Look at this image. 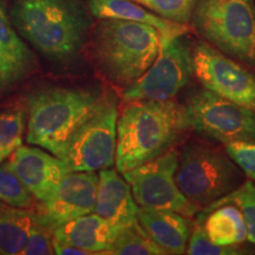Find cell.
I'll use <instances>...</instances> for the list:
<instances>
[{
	"instance_id": "1",
	"label": "cell",
	"mask_w": 255,
	"mask_h": 255,
	"mask_svg": "<svg viewBox=\"0 0 255 255\" xmlns=\"http://www.w3.org/2000/svg\"><path fill=\"white\" fill-rule=\"evenodd\" d=\"M188 129L184 105L177 102L129 101L117 120L116 169L124 174L158 157Z\"/></svg>"
},
{
	"instance_id": "2",
	"label": "cell",
	"mask_w": 255,
	"mask_h": 255,
	"mask_svg": "<svg viewBox=\"0 0 255 255\" xmlns=\"http://www.w3.org/2000/svg\"><path fill=\"white\" fill-rule=\"evenodd\" d=\"M11 20L39 52L62 63L78 56L90 25L78 0H14Z\"/></svg>"
},
{
	"instance_id": "3",
	"label": "cell",
	"mask_w": 255,
	"mask_h": 255,
	"mask_svg": "<svg viewBox=\"0 0 255 255\" xmlns=\"http://www.w3.org/2000/svg\"><path fill=\"white\" fill-rule=\"evenodd\" d=\"M101 89L50 88L28 101L27 143L57 157L83 124L109 100Z\"/></svg>"
},
{
	"instance_id": "4",
	"label": "cell",
	"mask_w": 255,
	"mask_h": 255,
	"mask_svg": "<svg viewBox=\"0 0 255 255\" xmlns=\"http://www.w3.org/2000/svg\"><path fill=\"white\" fill-rule=\"evenodd\" d=\"M159 51V32L136 21L102 19L95 30L94 57L111 83L128 88L154 63Z\"/></svg>"
},
{
	"instance_id": "5",
	"label": "cell",
	"mask_w": 255,
	"mask_h": 255,
	"mask_svg": "<svg viewBox=\"0 0 255 255\" xmlns=\"http://www.w3.org/2000/svg\"><path fill=\"white\" fill-rule=\"evenodd\" d=\"M191 18L208 44L255 68V0H197Z\"/></svg>"
},
{
	"instance_id": "6",
	"label": "cell",
	"mask_w": 255,
	"mask_h": 255,
	"mask_svg": "<svg viewBox=\"0 0 255 255\" xmlns=\"http://www.w3.org/2000/svg\"><path fill=\"white\" fill-rule=\"evenodd\" d=\"M175 180L190 202L210 205L241 186L242 173L229 156L191 143L181 152Z\"/></svg>"
},
{
	"instance_id": "7",
	"label": "cell",
	"mask_w": 255,
	"mask_h": 255,
	"mask_svg": "<svg viewBox=\"0 0 255 255\" xmlns=\"http://www.w3.org/2000/svg\"><path fill=\"white\" fill-rule=\"evenodd\" d=\"M190 129L197 133L228 144L238 141H255V111L200 89L184 104Z\"/></svg>"
},
{
	"instance_id": "8",
	"label": "cell",
	"mask_w": 255,
	"mask_h": 255,
	"mask_svg": "<svg viewBox=\"0 0 255 255\" xmlns=\"http://www.w3.org/2000/svg\"><path fill=\"white\" fill-rule=\"evenodd\" d=\"M193 51L184 34L159 36L158 55L150 68L124 89L126 100H173L190 82Z\"/></svg>"
},
{
	"instance_id": "9",
	"label": "cell",
	"mask_w": 255,
	"mask_h": 255,
	"mask_svg": "<svg viewBox=\"0 0 255 255\" xmlns=\"http://www.w3.org/2000/svg\"><path fill=\"white\" fill-rule=\"evenodd\" d=\"M117 120L116 100L110 97L79 128L59 158L71 171H95L113 167L116 157Z\"/></svg>"
},
{
	"instance_id": "10",
	"label": "cell",
	"mask_w": 255,
	"mask_h": 255,
	"mask_svg": "<svg viewBox=\"0 0 255 255\" xmlns=\"http://www.w3.org/2000/svg\"><path fill=\"white\" fill-rule=\"evenodd\" d=\"M180 154L168 150L158 157L122 174L131 187L133 199L139 207L165 209L193 216L199 206L190 202L177 187L175 174Z\"/></svg>"
},
{
	"instance_id": "11",
	"label": "cell",
	"mask_w": 255,
	"mask_h": 255,
	"mask_svg": "<svg viewBox=\"0 0 255 255\" xmlns=\"http://www.w3.org/2000/svg\"><path fill=\"white\" fill-rule=\"evenodd\" d=\"M193 75L205 89L255 111V73L210 44L194 47Z\"/></svg>"
},
{
	"instance_id": "12",
	"label": "cell",
	"mask_w": 255,
	"mask_h": 255,
	"mask_svg": "<svg viewBox=\"0 0 255 255\" xmlns=\"http://www.w3.org/2000/svg\"><path fill=\"white\" fill-rule=\"evenodd\" d=\"M98 175L95 171H70L53 193L33 213L34 219L53 231L64 223L95 213Z\"/></svg>"
},
{
	"instance_id": "13",
	"label": "cell",
	"mask_w": 255,
	"mask_h": 255,
	"mask_svg": "<svg viewBox=\"0 0 255 255\" xmlns=\"http://www.w3.org/2000/svg\"><path fill=\"white\" fill-rule=\"evenodd\" d=\"M8 163L32 196L39 201H45L71 171L59 157L34 146L20 145L9 156Z\"/></svg>"
},
{
	"instance_id": "14",
	"label": "cell",
	"mask_w": 255,
	"mask_h": 255,
	"mask_svg": "<svg viewBox=\"0 0 255 255\" xmlns=\"http://www.w3.org/2000/svg\"><path fill=\"white\" fill-rule=\"evenodd\" d=\"M138 208L131 187L117 169H102L98 174V189L95 213L115 227H123L138 221Z\"/></svg>"
},
{
	"instance_id": "15",
	"label": "cell",
	"mask_w": 255,
	"mask_h": 255,
	"mask_svg": "<svg viewBox=\"0 0 255 255\" xmlns=\"http://www.w3.org/2000/svg\"><path fill=\"white\" fill-rule=\"evenodd\" d=\"M36 68V60L21 40L0 0V95L24 81Z\"/></svg>"
},
{
	"instance_id": "16",
	"label": "cell",
	"mask_w": 255,
	"mask_h": 255,
	"mask_svg": "<svg viewBox=\"0 0 255 255\" xmlns=\"http://www.w3.org/2000/svg\"><path fill=\"white\" fill-rule=\"evenodd\" d=\"M120 228L96 213L81 216L53 229V237L90 254H109Z\"/></svg>"
},
{
	"instance_id": "17",
	"label": "cell",
	"mask_w": 255,
	"mask_h": 255,
	"mask_svg": "<svg viewBox=\"0 0 255 255\" xmlns=\"http://www.w3.org/2000/svg\"><path fill=\"white\" fill-rule=\"evenodd\" d=\"M138 222L167 254H184L190 238L187 216L165 209L139 207Z\"/></svg>"
},
{
	"instance_id": "18",
	"label": "cell",
	"mask_w": 255,
	"mask_h": 255,
	"mask_svg": "<svg viewBox=\"0 0 255 255\" xmlns=\"http://www.w3.org/2000/svg\"><path fill=\"white\" fill-rule=\"evenodd\" d=\"M92 15L98 19H119V20L136 21L154 26L159 36L184 34L188 27L184 24L174 23L151 13L142 5L132 0H88Z\"/></svg>"
},
{
	"instance_id": "19",
	"label": "cell",
	"mask_w": 255,
	"mask_h": 255,
	"mask_svg": "<svg viewBox=\"0 0 255 255\" xmlns=\"http://www.w3.org/2000/svg\"><path fill=\"white\" fill-rule=\"evenodd\" d=\"M207 216L205 229L210 240L221 246H235L246 241L247 227L237 206L231 203L216 207Z\"/></svg>"
},
{
	"instance_id": "20",
	"label": "cell",
	"mask_w": 255,
	"mask_h": 255,
	"mask_svg": "<svg viewBox=\"0 0 255 255\" xmlns=\"http://www.w3.org/2000/svg\"><path fill=\"white\" fill-rule=\"evenodd\" d=\"M33 213L0 201V255L21 254Z\"/></svg>"
},
{
	"instance_id": "21",
	"label": "cell",
	"mask_w": 255,
	"mask_h": 255,
	"mask_svg": "<svg viewBox=\"0 0 255 255\" xmlns=\"http://www.w3.org/2000/svg\"><path fill=\"white\" fill-rule=\"evenodd\" d=\"M109 254L115 255H163L167 254L159 247L138 221L123 227L115 238Z\"/></svg>"
},
{
	"instance_id": "22",
	"label": "cell",
	"mask_w": 255,
	"mask_h": 255,
	"mask_svg": "<svg viewBox=\"0 0 255 255\" xmlns=\"http://www.w3.org/2000/svg\"><path fill=\"white\" fill-rule=\"evenodd\" d=\"M225 203H233L240 209L246 222L247 240L255 245V183L251 180L244 182L231 194L212 203L208 212Z\"/></svg>"
},
{
	"instance_id": "23",
	"label": "cell",
	"mask_w": 255,
	"mask_h": 255,
	"mask_svg": "<svg viewBox=\"0 0 255 255\" xmlns=\"http://www.w3.org/2000/svg\"><path fill=\"white\" fill-rule=\"evenodd\" d=\"M24 131V111L0 113V163L21 145Z\"/></svg>"
},
{
	"instance_id": "24",
	"label": "cell",
	"mask_w": 255,
	"mask_h": 255,
	"mask_svg": "<svg viewBox=\"0 0 255 255\" xmlns=\"http://www.w3.org/2000/svg\"><path fill=\"white\" fill-rule=\"evenodd\" d=\"M0 201L15 208L27 209L32 205V194L24 186L11 165L0 164Z\"/></svg>"
},
{
	"instance_id": "25",
	"label": "cell",
	"mask_w": 255,
	"mask_h": 255,
	"mask_svg": "<svg viewBox=\"0 0 255 255\" xmlns=\"http://www.w3.org/2000/svg\"><path fill=\"white\" fill-rule=\"evenodd\" d=\"M145 6L159 17L178 24H187L193 17L197 0H132Z\"/></svg>"
},
{
	"instance_id": "26",
	"label": "cell",
	"mask_w": 255,
	"mask_h": 255,
	"mask_svg": "<svg viewBox=\"0 0 255 255\" xmlns=\"http://www.w3.org/2000/svg\"><path fill=\"white\" fill-rule=\"evenodd\" d=\"M187 254L189 255H231L239 254L235 246H221L210 240L202 223L197 225L190 233L187 246Z\"/></svg>"
},
{
	"instance_id": "27",
	"label": "cell",
	"mask_w": 255,
	"mask_h": 255,
	"mask_svg": "<svg viewBox=\"0 0 255 255\" xmlns=\"http://www.w3.org/2000/svg\"><path fill=\"white\" fill-rule=\"evenodd\" d=\"M52 231L46 228L36 219L32 220L26 244L21 251L23 255H51L55 254L52 245Z\"/></svg>"
},
{
	"instance_id": "28",
	"label": "cell",
	"mask_w": 255,
	"mask_h": 255,
	"mask_svg": "<svg viewBox=\"0 0 255 255\" xmlns=\"http://www.w3.org/2000/svg\"><path fill=\"white\" fill-rule=\"evenodd\" d=\"M226 151L242 173L255 183V141L228 143Z\"/></svg>"
},
{
	"instance_id": "29",
	"label": "cell",
	"mask_w": 255,
	"mask_h": 255,
	"mask_svg": "<svg viewBox=\"0 0 255 255\" xmlns=\"http://www.w3.org/2000/svg\"><path fill=\"white\" fill-rule=\"evenodd\" d=\"M52 245L55 254L58 255H91L89 252L81 250V248L73 246V245L69 244V242L63 241L55 237L52 238Z\"/></svg>"
}]
</instances>
